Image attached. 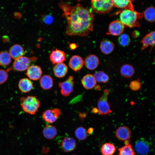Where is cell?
<instances>
[{
    "label": "cell",
    "instance_id": "cell-1",
    "mask_svg": "<svg viewBox=\"0 0 155 155\" xmlns=\"http://www.w3.org/2000/svg\"><path fill=\"white\" fill-rule=\"evenodd\" d=\"M59 5L67 21V35L85 36L92 31L94 17L88 9L80 3L73 6L62 1Z\"/></svg>",
    "mask_w": 155,
    "mask_h": 155
},
{
    "label": "cell",
    "instance_id": "cell-2",
    "mask_svg": "<svg viewBox=\"0 0 155 155\" xmlns=\"http://www.w3.org/2000/svg\"><path fill=\"white\" fill-rule=\"evenodd\" d=\"M143 14L134 10L124 9L120 13V21L126 26L130 28L139 27L140 24L138 21L142 19Z\"/></svg>",
    "mask_w": 155,
    "mask_h": 155
},
{
    "label": "cell",
    "instance_id": "cell-3",
    "mask_svg": "<svg viewBox=\"0 0 155 155\" xmlns=\"http://www.w3.org/2000/svg\"><path fill=\"white\" fill-rule=\"evenodd\" d=\"M21 105L24 111L34 115L38 111L40 105L39 100L35 96H28L21 98Z\"/></svg>",
    "mask_w": 155,
    "mask_h": 155
},
{
    "label": "cell",
    "instance_id": "cell-4",
    "mask_svg": "<svg viewBox=\"0 0 155 155\" xmlns=\"http://www.w3.org/2000/svg\"><path fill=\"white\" fill-rule=\"evenodd\" d=\"M93 11L100 14H105L111 11L113 7V0H91Z\"/></svg>",
    "mask_w": 155,
    "mask_h": 155
},
{
    "label": "cell",
    "instance_id": "cell-5",
    "mask_svg": "<svg viewBox=\"0 0 155 155\" xmlns=\"http://www.w3.org/2000/svg\"><path fill=\"white\" fill-rule=\"evenodd\" d=\"M109 90L105 89L102 96L98 100L97 106L99 113L102 115H107L112 113L108 101Z\"/></svg>",
    "mask_w": 155,
    "mask_h": 155
},
{
    "label": "cell",
    "instance_id": "cell-6",
    "mask_svg": "<svg viewBox=\"0 0 155 155\" xmlns=\"http://www.w3.org/2000/svg\"><path fill=\"white\" fill-rule=\"evenodd\" d=\"M74 83L72 76H69L66 80L59 82L58 85L61 88V95L65 96H68L73 91Z\"/></svg>",
    "mask_w": 155,
    "mask_h": 155
},
{
    "label": "cell",
    "instance_id": "cell-7",
    "mask_svg": "<svg viewBox=\"0 0 155 155\" xmlns=\"http://www.w3.org/2000/svg\"><path fill=\"white\" fill-rule=\"evenodd\" d=\"M61 114L60 110L57 108L48 109L42 114V117L45 121L51 123L55 122L59 118Z\"/></svg>",
    "mask_w": 155,
    "mask_h": 155
},
{
    "label": "cell",
    "instance_id": "cell-8",
    "mask_svg": "<svg viewBox=\"0 0 155 155\" xmlns=\"http://www.w3.org/2000/svg\"><path fill=\"white\" fill-rule=\"evenodd\" d=\"M125 28V25L119 20H114L109 24L107 34L113 36H119L122 34Z\"/></svg>",
    "mask_w": 155,
    "mask_h": 155
},
{
    "label": "cell",
    "instance_id": "cell-9",
    "mask_svg": "<svg viewBox=\"0 0 155 155\" xmlns=\"http://www.w3.org/2000/svg\"><path fill=\"white\" fill-rule=\"evenodd\" d=\"M31 62V60L30 58L23 56L15 60L13 67L17 71H24L30 66Z\"/></svg>",
    "mask_w": 155,
    "mask_h": 155
},
{
    "label": "cell",
    "instance_id": "cell-10",
    "mask_svg": "<svg viewBox=\"0 0 155 155\" xmlns=\"http://www.w3.org/2000/svg\"><path fill=\"white\" fill-rule=\"evenodd\" d=\"M135 149L136 152L141 155L147 154L150 151L149 143L143 138L137 140L135 144Z\"/></svg>",
    "mask_w": 155,
    "mask_h": 155
},
{
    "label": "cell",
    "instance_id": "cell-11",
    "mask_svg": "<svg viewBox=\"0 0 155 155\" xmlns=\"http://www.w3.org/2000/svg\"><path fill=\"white\" fill-rule=\"evenodd\" d=\"M26 75L30 80L36 81L39 79L42 74V69L38 66L32 65L27 69Z\"/></svg>",
    "mask_w": 155,
    "mask_h": 155
},
{
    "label": "cell",
    "instance_id": "cell-12",
    "mask_svg": "<svg viewBox=\"0 0 155 155\" xmlns=\"http://www.w3.org/2000/svg\"><path fill=\"white\" fill-rule=\"evenodd\" d=\"M50 59L53 64L62 63L66 60L65 53L64 51L56 49L52 51L50 55Z\"/></svg>",
    "mask_w": 155,
    "mask_h": 155
},
{
    "label": "cell",
    "instance_id": "cell-13",
    "mask_svg": "<svg viewBox=\"0 0 155 155\" xmlns=\"http://www.w3.org/2000/svg\"><path fill=\"white\" fill-rule=\"evenodd\" d=\"M115 135L119 140L125 141L129 140L131 135V131L127 126H120L117 129Z\"/></svg>",
    "mask_w": 155,
    "mask_h": 155
},
{
    "label": "cell",
    "instance_id": "cell-14",
    "mask_svg": "<svg viewBox=\"0 0 155 155\" xmlns=\"http://www.w3.org/2000/svg\"><path fill=\"white\" fill-rule=\"evenodd\" d=\"M84 63L87 69L90 70H94L98 66L99 60L96 55L93 54L90 55L85 58Z\"/></svg>",
    "mask_w": 155,
    "mask_h": 155
},
{
    "label": "cell",
    "instance_id": "cell-15",
    "mask_svg": "<svg viewBox=\"0 0 155 155\" xmlns=\"http://www.w3.org/2000/svg\"><path fill=\"white\" fill-rule=\"evenodd\" d=\"M84 61L80 56L75 55L70 59L69 62V67L75 72L80 70L83 66Z\"/></svg>",
    "mask_w": 155,
    "mask_h": 155
},
{
    "label": "cell",
    "instance_id": "cell-16",
    "mask_svg": "<svg viewBox=\"0 0 155 155\" xmlns=\"http://www.w3.org/2000/svg\"><path fill=\"white\" fill-rule=\"evenodd\" d=\"M155 33L154 31H152L145 36L141 40L142 44L141 51L144 50L148 46L153 47L155 44Z\"/></svg>",
    "mask_w": 155,
    "mask_h": 155
},
{
    "label": "cell",
    "instance_id": "cell-17",
    "mask_svg": "<svg viewBox=\"0 0 155 155\" xmlns=\"http://www.w3.org/2000/svg\"><path fill=\"white\" fill-rule=\"evenodd\" d=\"M100 49L101 52L105 55L111 53L114 50L115 46L114 43L108 39L102 40L100 44Z\"/></svg>",
    "mask_w": 155,
    "mask_h": 155
},
{
    "label": "cell",
    "instance_id": "cell-18",
    "mask_svg": "<svg viewBox=\"0 0 155 155\" xmlns=\"http://www.w3.org/2000/svg\"><path fill=\"white\" fill-rule=\"evenodd\" d=\"M76 145V141L71 137L64 138L62 141L61 146L63 150L66 152H69L73 151Z\"/></svg>",
    "mask_w": 155,
    "mask_h": 155
},
{
    "label": "cell",
    "instance_id": "cell-19",
    "mask_svg": "<svg viewBox=\"0 0 155 155\" xmlns=\"http://www.w3.org/2000/svg\"><path fill=\"white\" fill-rule=\"evenodd\" d=\"M83 87L87 90L93 88L96 84V82L93 75L87 74L84 75L81 80Z\"/></svg>",
    "mask_w": 155,
    "mask_h": 155
},
{
    "label": "cell",
    "instance_id": "cell-20",
    "mask_svg": "<svg viewBox=\"0 0 155 155\" xmlns=\"http://www.w3.org/2000/svg\"><path fill=\"white\" fill-rule=\"evenodd\" d=\"M18 86L21 91L24 93H26L32 90L33 85L32 82L29 79L23 78L19 81Z\"/></svg>",
    "mask_w": 155,
    "mask_h": 155
},
{
    "label": "cell",
    "instance_id": "cell-21",
    "mask_svg": "<svg viewBox=\"0 0 155 155\" xmlns=\"http://www.w3.org/2000/svg\"><path fill=\"white\" fill-rule=\"evenodd\" d=\"M67 66L64 63H60L57 64L53 68V71L55 75L58 78L64 77L68 71Z\"/></svg>",
    "mask_w": 155,
    "mask_h": 155
},
{
    "label": "cell",
    "instance_id": "cell-22",
    "mask_svg": "<svg viewBox=\"0 0 155 155\" xmlns=\"http://www.w3.org/2000/svg\"><path fill=\"white\" fill-rule=\"evenodd\" d=\"M9 53L11 58L16 60L23 56L24 51L20 45L15 44L11 47Z\"/></svg>",
    "mask_w": 155,
    "mask_h": 155
},
{
    "label": "cell",
    "instance_id": "cell-23",
    "mask_svg": "<svg viewBox=\"0 0 155 155\" xmlns=\"http://www.w3.org/2000/svg\"><path fill=\"white\" fill-rule=\"evenodd\" d=\"M113 7L124 9L134 10L133 5L130 0H113Z\"/></svg>",
    "mask_w": 155,
    "mask_h": 155
},
{
    "label": "cell",
    "instance_id": "cell-24",
    "mask_svg": "<svg viewBox=\"0 0 155 155\" xmlns=\"http://www.w3.org/2000/svg\"><path fill=\"white\" fill-rule=\"evenodd\" d=\"M120 73L122 77L126 78H130L134 75L135 69L132 65L125 64L121 67Z\"/></svg>",
    "mask_w": 155,
    "mask_h": 155
},
{
    "label": "cell",
    "instance_id": "cell-25",
    "mask_svg": "<svg viewBox=\"0 0 155 155\" xmlns=\"http://www.w3.org/2000/svg\"><path fill=\"white\" fill-rule=\"evenodd\" d=\"M44 136L46 138L52 139L54 138L57 133L56 127L52 125H47L43 129L42 131Z\"/></svg>",
    "mask_w": 155,
    "mask_h": 155
},
{
    "label": "cell",
    "instance_id": "cell-26",
    "mask_svg": "<svg viewBox=\"0 0 155 155\" xmlns=\"http://www.w3.org/2000/svg\"><path fill=\"white\" fill-rule=\"evenodd\" d=\"M40 84L43 89L46 90L50 89L53 85V78L48 75H44L40 78Z\"/></svg>",
    "mask_w": 155,
    "mask_h": 155
},
{
    "label": "cell",
    "instance_id": "cell-27",
    "mask_svg": "<svg viewBox=\"0 0 155 155\" xmlns=\"http://www.w3.org/2000/svg\"><path fill=\"white\" fill-rule=\"evenodd\" d=\"M125 145L118 149L119 155H135L129 140L125 141Z\"/></svg>",
    "mask_w": 155,
    "mask_h": 155
},
{
    "label": "cell",
    "instance_id": "cell-28",
    "mask_svg": "<svg viewBox=\"0 0 155 155\" xmlns=\"http://www.w3.org/2000/svg\"><path fill=\"white\" fill-rule=\"evenodd\" d=\"M116 151L114 145L110 143H106L102 146L101 151L103 155H113Z\"/></svg>",
    "mask_w": 155,
    "mask_h": 155
},
{
    "label": "cell",
    "instance_id": "cell-29",
    "mask_svg": "<svg viewBox=\"0 0 155 155\" xmlns=\"http://www.w3.org/2000/svg\"><path fill=\"white\" fill-rule=\"evenodd\" d=\"M143 14L145 20L147 21L153 22L155 21V13L154 7H150L146 9Z\"/></svg>",
    "mask_w": 155,
    "mask_h": 155
},
{
    "label": "cell",
    "instance_id": "cell-30",
    "mask_svg": "<svg viewBox=\"0 0 155 155\" xmlns=\"http://www.w3.org/2000/svg\"><path fill=\"white\" fill-rule=\"evenodd\" d=\"M11 57L9 53L6 51H3L0 53V65L6 66L10 63Z\"/></svg>",
    "mask_w": 155,
    "mask_h": 155
},
{
    "label": "cell",
    "instance_id": "cell-31",
    "mask_svg": "<svg viewBox=\"0 0 155 155\" xmlns=\"http://www.w3.org/2000/svg\"><path fill=\"white\" fill-rule=\"evenodd\" d=\"M96 81L98 82L106 83L108 82L109 78L108 75L102 71H98L93 75Z\"/></svg>",
    "mask_w": 155,
    "mask_h": 155
},
{
    "label": "cell",
    "instance_id": "cell-32",
    "mask_svg": "<svg viewBox=\"0 0 155 155\" xmlns=\"http://www.w3.org/2000/svg\"><path fill=\"white\" fill-rule=\"evenodd\" d=\"M87 131L84 127H79L76 129L75 131V134L77 138L80 140H83L87 137Z\"/></svg>",
    "mask_w": 155,
    "mask_h": 155
},
{
    "label": "cell",
    "instance_id": "cell-33",
    "mask_svg": "<svg viewBox=\"0 0 155 155\" xmlns=\"http://www.w3.org/2000/svg\"><path fill=\"white\" fill-rule=\"evenodd\" d=\"M118 41L120 45L125 47L129 44L131 40L128 35L126 34H122L119 36Z\"/></svg>",
    "mask_w": 155,
    "mask_h": 155
},
{
    "label": "cell",
    "instance_id": "cell-34",
    "mask_svg": "<svg viewBox=\"0 0 155 155\" xmlns=\"http://www.w3.org/2000/svg\"><path fill=\"white\" fill-rule=\"evenodd\" d=\"M142 84L139 79L131 81L128 86L132 90L136 91L140 90L141 88Z\"/></svg>",
    "mask_w": 155,
    "mask_h": 155
},
{
    "label": "cell",
    "instance_id": "cell-35",
    "mask_svg": "<svg viewBox=\"0 0 155 155\" xmlns=\"http://www.w3.org/2000/svg\"><path fill=\"white\" fill-rule=\"evenodd\" d=\"M8 74L6 71L3 69H0V84L4 83L7 80Z\"/></svg>",
    "mask_w": 155,
    "mask_h": 155
},
{
    "label": "cell",
    "instance_id": "cell-36",
    "mask_svg": "<svg viewBox=\"0 0 155 155\" xmlns=\"http://www.w3.org/2000/svg\"><path fill=\"white\" fill-rule=\"evenodd\" d=\"M42 20L45 24H51L53 21V18L51 15H45L42 17Z\"/></svg>",
    "mask_w": 155,
    "mask_h": 155
},
{
    "label": "cell",
    "instance_id": "cell-37",
    "mask_svg": "<svg viewBox=\"0 0 155 155\" xmlns=\"http://www.w3.org/2000/svg\"><path fill=\"white\" fill-rule=\"evenodd\" d=\"M70 48L72 50L74 49L77 47V45L75 43H71L69 45Z\"/></svg>",
    "mask_w": 155,
    "mask_h": 155
},
{
    "label": "cell",
    "instance_id": "cell-38",
    "mask_svg": "<svg viewBox=\"0 0 155 155\" xmlns=\"http://www.w3.org/2000/svg\"><path fill=\"white\" fill-rule=\"evenodd\" d=\"M92 111L93 113L94 114H96L98 113H99L98 109L96 108H93Z\"/></svg>",
    "mask_w": 155,
    "mask_h": 155
},
{
    "label": "cell",
    "instance_id": "cell-39",
    "mask_svg": "<svg viewBox=\"0 0 155 155\" xmlns=\"http://www.w3.org/2000/svg\"><path fill=\"white\" fill-rule=\"evenodd\" d=\"M80 114L81 118H84L87 116V114L86 113H80Z\"/></svg>",
    "mask_w": 155,
    "mask_h": 155
},
{
    "label": "cell",
    "instance_id": "cell-40",
    "mask_svg": "<svg viewBox=\"0 0 155 155\" xmlns=\"http://www.w3.org/2000/svg\"><path fill=\"white\" fill-rule=\"evenodd\" d=\"M93 129L92 128H89L87 131V133L89 134H90L93 132Z\"/></svg>",
    "mask_w": 155,
    "mask_h": 155
},
{
    "label": "cell",
    "instance_id": "cell-41",
    "mask_svg": "<svg viewBox=\"0 0 155 155\" xmlns=\"http://www.w3.org/2000/svg\"><path fill=\"white\" fill-rule=\"evenodd\" d=\"M94 87H95L96 89L97 90H99L101 88L100 86L99 85H96Z\"/></svg>",
    "mask_w": 155,
    "mask_h": 155
},
{
    "label": "cell",
    "instance_id": "cell-42",
    "mask_svg": "<svg viewBox=\"0 0 155 155\" xmlns=\"http://www.w3.org/2000/svg\"><path fill=\"white\" fill-rule=\"evenodd\" d=\"M77 1H82L83 0H77Z\"/></svg>",
    "mask_w": 155,
    "mask_h": 155
},
{
    "label": "cell",
    "instance_id": "cell-43",
    "mask_svg": "<svg viewBox=\"0 0 155 155\" xmlns=\"http://www.w3.org/2000/svg\"><path fill=\"white\" fill-rule=\"evenodd\" d=\"M131 1H134V0H130Z\"/></svg>",
    "mask_w": 155,
    "mask_h": 155
},
{
    "label": "cell",
    "instance_id": "cell-44",
    "mask_svg": "<svg viewBox=\"0 0 155 155\" xmlns=\"http://www.w3.org/2000/svg\"></svg>",
    "mask_w": 155,
    "mask_h": 155
}]
</instances>
